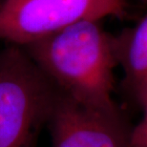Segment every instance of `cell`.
<instances>
[{
  "label": "cell",
  "instance_id": "cell-1",
  "mask_svg": "<svg viewBox=\"0 0 147 147\" xmlns=\"http://www.w3.org/2000/svg\"><path fill=\"white\" fill-rule=\"evenodd\" d=\"M65 96L83 106L122 116L113 99V39L98 20H86L23 47Z\"/></svg>",
  "mask_w": 147,
  "mask_h": 147
},
{
  "label": "cell",
  "instance_id": "cell-2",
  "mask_svg": "<svg viewBox=\"0 0 147 147\" xmlns=\"http://www.w3.org/2000/svg\"><path fill=\"white\" fill-rule=\"evenodd\" d=\"M58 89L23 47L0 51V147H36Z\"/></svg>",
  "mask_w": 147,
  "mask_h": 147
},
{
  "label": "cell",
  "instance_id": "cell-3",
  "mask_svg": "<svg viewBox=\"0 0 147 147\" xmlns=\"http://www.w3.org/2000/svg\"><path fill=\"white\" fill-rule=\"evenodd\" d=\"M125 0H4L0 39L25 47L86 20L124 13Z\"/></svg>",
  "mask_w": 147,
  "mask_h": 147
},
{
  "label": "cell",
  "instance_id": "cell-4",
  "mask_svg": "<svg viewBox=\"0 0 147 147\" xmlns=\"http://www.w3.org/2000/svg\"><path fill=\"white\" fill-rule=\"evenodd\" d=\"M47 126L52 147H128L130 129L122 116L83 106L59 90Z\"/></svg>",
  "mask_w": 147,
  "mask_h": 147
},
{
  "label": "cell",
  "instance_id": "cell-5",
  "mask_svg": "<svg viewBox=\"0 0 147 147\" xmlns=\"http://www.w3.org/2000/svg\"><path fill=\"white\" fill-rule=\"evenodd\" d=\"M112 39L117 62L124 72L126 89L140 104L147 88V14Z\"/></svg>",
  "mask_w": 147,
  "mask_h": 147
},
{
  "label": "cell",
  "instance_id": "cell-6",
  "mask_svg": "<svg viewBox=\"0 0 147 147\" xmlns=\"http://www.w3.org/2000/svg\"><path fill=\"white\" fill-rule=\"evenodd\" d=\"M140 105L143 114L140 121L130 129L128 147H147V88Z\"/></svg>",
  "mask_w": 147,
  "mask_h": 147
}]
</instances>
